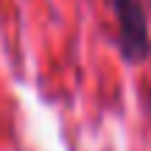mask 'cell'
Returning <instances> with one entry per match:
<instances>
[{"label":"cell","mask_w":151,"mask_h":151,"mask_svg":"<svg viewBox=\"0 0 151 151\" xmlns=\"http://www.w3.org/2000/svg\"><path fill=\"white\" fill-rule=\"evenodd\" d=\"M118 17V42L126 62H140L148 56V9L146 0H112Z\"/></svg>","instance_id":"1"},{"label":"cell","mask_w":151,"mask_h":151,"mask_svg":"<svg viewBox=\"0 0 151 151\" xmlns=\"http://www.w3.org/2000/svg\"><path fill=\"white\" fill-rule=\"evenodd\" d=\"M148 109H151V90H148Z\"/></svg>","instance_id":"2"}]
</instances>
